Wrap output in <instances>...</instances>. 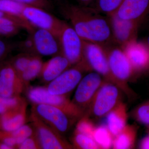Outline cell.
Returning a JSON list of instances; mask_svg holds the SVG:
<instances>
[{"instance_id":"obj_1","label":"cell","mask_w":149,"mask_h":149,"mask_svg":"<svg viewBox=\"0 0 149 149\" xmlns=\"http://www.w3.org/2000/svg\"><path fill=\"white\" fill-rule=\"evenodd\" d=\"M60 10L82 40L102 47L111 45L114 42L109 18L103 16L92 7L65 1L61 3Z\"/></svg>"},{"instance_id":"obj_37","label":"cell","mask_w":149,"mask_h":149,"mask_svg":"<svg viewBox=\"0 0 149 149\" xmlns=\"http://www.w3.org/2000/svg\"><path fill=\"white\" fill-rule=\"evenodd\" d=\"M77 4L84 6H91L96 0H75Z\"/></svg>"},{"instance_id":"obj_8","label":"cell","mask_w":149,"mask_h":149,"mask_svg":"<svg viewBox=\"0 0 149 149\" xmlns=\"http://www.w3.org/2000/svg\"><path fill=\"white\" fill-rule=\"evenodd\" d=\"M30 119L41 149H74L73 146L66 141L63 135L42 121L32 112Z\"/></svg>"},{"instance_id":"obj_35","label":"cell","mask_w":149,"mask_h":149,"mask_svg":"<svg viewBox=\"0 0 149 149\" xmlns=\"http://www.w3.org/2000/svg\"><path fill=\"white\" fill-rule=\"evenodd\" d=\"M141 149H149V135L142 139L139 145Z\"/></svg>"},{"instance_id":"obj_31","label":"cell","mask_w":149,"mask_h":149,"mask_svg":"<svg viewBox=\"0 0 149 149\" xmlns=\"http://www.w3.org/2000/svg\"><path fill=\"white\" fill-rule=\"evenodd\" d=\"M26 6H32L44 9L48 11L54 8L52 1L51 0H15Z\"/></svg>"},{"instance_id":"obj_10","label":"cell","mask_w":149,"mask_h":149,"mask_svg":"<svg viewBox=\"0 0 149 149\" xmlns=\"http://www.w3.org/2000/svg\"><path fill=\"white\" fill-rule=\"evenodd\" d=\"M105 81L96 72H90L83 76L76 87L72 102L85 113L97 91Z\"/></svg>"},{"instance_id":"obj_6","label":"cell","mask_w":149,"mask_h":149,"mask_svg":"<svg viewBox=\"0 0 149 149\" xmlns=\"http://www.w3.org/2000/svg\"><path fill=\"white\" fill-rule=\"evenodd\" d=\"M62 135L69 131L75 119L60 109L43 104H32L31 111Z\"/></svg>"},{"instance_id":"obj_21","label":"cell","mask_w":149,"mask_h":149,"mask_svg":"<svg viewBox=\"0 0 149 149\" xmlns=\"http://www.w3.org/2000/svg\"><path fill=\"white\" fill-rule=\"evenodd\" d=\"M44 62L41 56L34 55L29 65L24 72L19 75L20 78L26 88L30 82L40 76Z\"/></svg>"},{"instance_id":"obj_7","label":"cell","mask_w":149,"mask_h":149,"mask_svg":"<svg viewBox=\"0 0 149 149\" xmlns=\"http://www.w3.org/2000/svg\"><path fill=\"white\" fill-rule=\"evenodd\" d=\"M58 37L61 54L67 59L72 66L82 60L83 58V40L71 24L64 21Z\"/></svg>"},{"instance_id":"obj_32","label":"cell","mask_w":149,"mask_h":149,"mask_svg":"<svg viewBox=\"0 0 149 149\" xmlns=\"http://www.w3.org/2000/svg\"><path fill=\"white\" fill-rule=\"evenodd\" d=\"M22 53L32 55H37L35 51V44L31 34L26 39L20 42L18 45Z\"/></svg>"},{"instance_id":"obj_2","label":"cell","mask_w":149,"mask_h":149,"mask_svg":"<svg viewBox=\"0 0 149 149\" xmlns=\"http://www.w3.org/2000/svg\"><path fill=\"white\" fill-rule=\"evenodd\" d=\"M83 58L92 70L100 74L105 81L118 86L128 98H132L134 95L133 91L125 88L112 74L104 48L95 43L83 40Z\"/></svg>"},{"instance_id":"obj_30","label":"cell","mask_w":149,"mask_h":149,"mask_svg":"<svg viewBox=\"0 0 149 149\" xmlns=\"http://www.w3.org/2000/svg\"><path fill=\"white\" fill-rule=\"evenodd\" d=\"M33 55H34L22 53L14 59L12 64H11L19 75L27 68Z\"/></svg>"},{"instance_id":"obj_14","label":"cell","mask_w":149,"mask_h":149,"mask_svg":"<svg viewBox=\"0 0 149 149\" xmlns=\"http://www.w3.org/2000/svg\"><path fill=\"white\" fill-rule=\"evenodd\" d=\"M29 34L33 38L37 55L54 56L61 54L58 38L52 32L35 28Z\"/></svg>"},{"instance_id":"obj_36","label":"cell","mask_w":149,"mask_h":149,"mask_svg":"<svg viewBox=\"0 0 149 149\" xmlns=\"http://www.w3.org/2000/svg\"><path fill=\"white\" fill-rule=\"evenodd\" d=\"M8 48L5 43L0 40V59L2 58L7 52Z\"/></svg>"},{"instance_id":"obj_4","label":"cell","mask_w":149,"mask_h":149,"mask_svg":"<svg viewBox=\"0 0 149 149\" xmlns=\"http://www.w3.org/2000/svg\"><path fill=\"white\" fill-rule=\"evenodd\" d=\"M122 93L116 85L105 81L97 91L85 113L98 118L106 116L121 102Z\"/></svg>"},{"instance_id":"obj_18","label":"cell","mask_w":149,"mask_h":149,"mask_svg":"<svg viewBox=\"0 0 149 149\" xmlns=\"http://www.w3.org/2000/svg\"><path fill=\"white\" fill-rule=\"evenodd\" d=\"M72 66L64 56L59 54L44 62L39 77L43 83L48 84Z\"/></svg>"},{"instance_id":"obj_13","label":"cell","mask_w":149,"mask_h":149,"mask_svg":"<svg viewBox=\"0 0 149 149\" xmlns=\"http://www.w3.org/2000/svg\"><path fill=\"white\" fill-rule=\"evenodd\" d=\"M121 48L128 58L134 74L149 70V49L146 42L136 40Z\"/></svg>"},{"instance_id":"obj_33","label":"cell","mask_w":149,"mask_h":149,"mask_svg":"<svg viewBox=\"0 0 149 149\" xmlns=\"http://www.w3.org/2000/svg\"><path fill=\"white\" fill-rule=\"evenodd\" d=\"M19 149H41L40 143L35 133L19 145Z\"/></svg>"},{"instance_id":"obj_19","label":"cell","mask_w":149,"mask_h":149,"mask_svg":"<svg viewBox=\"0 0 149 149\" xmlns=\"http://www.w3.org/2000/svg\"><path fill=\"white\" fill-rule=\"evenodd\" d=\"M106 116L107 126L114 138L127 125L128 113L126 104L120 102Z\"/></svg>"},{"instance_id":"obj_38","label":"cell","mask_w":149,"mask_h":149,"mask_svg":"<svg viewBox=\"0 0 149 149\" xmlns=\"http://www.w3.org/2000/svg\"><path fill=\"white\" fill-rule=\"evenodd\" d=\"M16 17L10 16V15L4 13L2 12L0 10V17Z\"/></svg>"},{"instance_id":"obj_5","label":"cell","mask_w":149,"mask_h":149,"mask_svg":"<svg viewBox=\"0 0 149 149\" xmlns=\"http://www.w3.org/2000/svg\"><path fill=\"white\" fill-rule=\"evenodd\" d=\"M92 70L83 58L82 60L48 83V92L53 95L67 96L77 87L85 72Z\"/></svg>"},{"instance_id":"obj_23","label":"cell","mask_w":149,"mask_h":149,"mask_svg":"<svg viewBox=\"0 0 149 149\" xmlns=\"http://www.w3.org/2000/svg\"><path fill=\"white\" fill-rule=\"evenodd\" d=\"M124 1L96 0L93 3L94 6L91 7L95 8L100 13L105 14L108 16L116 13Z\"/></svg>"},{"instance_id":"obj_15","label":"cell","mask_w":149,"mask_h":149,"mask_svg":"<svg viewBox=\"0 0 149 149\" xmlns=\"http://www.w3.org/2000/svg\"><path fill=\"white\" fill-rule=\"evenodd\" d=\"M26 88L11 64L0 69V96L5 97L19 96Z\"/></svg>"},{"instance_id":"obj_12","label":"cell","mask_w":149,"mask_h":149,"mask_svg":"<svg viewBox=\"0 0 149 149\" xmlns=\"http://www.w3.org/2000/svg\"><path fill=\"white\" fill-rule=\"evenodd\" d=\"M109 18L114 42L120 47L137 40L138 30L140 26L134 21L123 19L116 13L108 16Z\"/></svg>"},{"instance_id":"obj_39","label":"cell","mask_w":149,"mask_h":149,"mask_svg":"<svg viewBox=\"0 0 149 149\" xmlns=\"http://www.w3.org/2000/svg\"><path fill=\"white\" fill-rule=\"evenodd\" d=\"M146 43L147 46H148V48L149 49V35L148 36V38H147V40L146 41Z\"/></svg>"},{"instance_id":"obj_3","label":"cell","mask_w":149,"mask_h":149,"mask_svg":"<svg viewBox=\"0 0 149 149\" xmlns=\"http://www.w3.org/2000/svg\"><path fill=\"white\" fill-rule=\"evenodd\" d=\"M27 98L32 104H43L53 106L60 109L75 120L79 119L85 114L67 96L53 95L48 92L47 87L36 86L28 88Z\"/></svg>"},{"instance_id":"obj_22","label":"cell","mask_w":149,"mask_h":149,"mask_svg":"<svg viewBox=\"0 0 149 149\" xmlns=\"http://www.w3.org/2000/svg\"><path fill=\"white\" fill-rule=\"evenodd\" d=\"M93 138L100 149H109L113 146L114 138L107 125H102L96 127Z\"/></svg>"},{"instance_id":"obj_29","label":"cell","mask_w":149,"mask_h":149,"mask_svg":"<svg viewBox=\"0 0 149 149\" xmlns=\"http://www.w3.org/2000/svg\"><path fill=\"white\" fill-rule=\"evenodd\" d=\"M24 100L20 96L10 97H5L0 96V115L18 106Z\"/></svg>"},{"instance_id":"obj_25","label":"cell","mask_w":149,"mask_h":149,"mask_svg":"<svg viewBox=\"0 0 149 149\" xmlns=\"http://www.w3.org/2000/svg\"><path fill=\"white\" fill-rule=\"evenodd\" d=\"M74 148L79 149H100L94 139L90 136L74 131L72 138Z\"/></svg>"},{"instance_id":"obj_16","label":"cell","mask_w":149,"mask_h":149,"mask_svg":"<svg viewBox=\"0 0 149 149\" xmlns=\"http://www.w3.org/2000/svg\"><path fill=\"white\" fill-rule=\"evenodd\" d=\"M116 13L123 19L136 22L140 27L149 19V0H124Z\"/></svg>"},{"instance_id":"obj_26","label":"cell","mask_w":149,"mask_h":149,"mask_svg":"<svg viewBox=\"0 0 149 149\" xmlns=\"http://www.w3.org/2000/svg\"><path fill=\"white\" fill-rule=\"evenodd\" d=\"M131 115L137 122L149 125V100L136 107L132 111Z\"/></svg>"},{"instance_id":"obj_27","label":"cell","mask_w":149,"mask_h":149,"mask_svg":"<svg viewBox=\"0 0 149 149\" xmlns=\"http://www.w3.org/2000/svg\"><path fill=\"white\" fill-rule=\"evenodd\" d=\"M96 128L93 121L90 118V116L85 113L79 119L74 131L83 133L93 138V133Z\"/></svg>"},{"instance_id":"obj_24","label":"cell","mask_w":149,"mask_h":149,"mask_svg":"<svg viewBox=\"0 0 149 149\" xmlns=\"http://www.w3.org/2000/svg\"><path fill=\"white\" fill-rule=\"evenodd\" d=\"M25 6L15 0H0V10L10 16L24 19L22 12Z\"/></svg>"},{"instance_id":"obj_34","label":"cell","mask_w":149,"mask_h":149,"mask_svg":"<svg viewBox=\"0 0 149 149\" xmlns=\"http://www.w3.org/2000/svg\"><path fill=\"white\" fill-rule=\"evenodd\" d=\"M22 27L17 24L3 25L0 26V33L5 35L10 36L16 34Z\"/></svg>"},{"instance_id":"obj_28","label":"cell","mask_w":149,"mask_h":149,"mask_svg":"<svg viewBox=\"0 0 149 149\" xmlns=\"http://www.w3.org/2000/svg\"><path fill=\"white\" fill-rule=\"evenodd\" d=\"M11 134L16 139L17 148L19 145L35 133L34 127L32 124L25 123L18 129L13 132H10Z\"/></svg>"},{"instance_id":"obj_20","label":"cell","mask_w":149,"mask_h":149,"mask_svg":"<svg viewBox=\"0 0 149 149\" xmlns=\"http://www.w3.org/2000/svg\"><path fill=\"white\" fill-rule=\"evenodd\" d=\"M138 127L135 125H126L114 137L112 148L115 149H133L135 146Z\"/></svg>"},{"instance_id":"obj_40","label":"cell","mask_w":149,"mask_h":149,"mask_svg":"<svg viewBox=\"0 0 149 149\" xmlns=\"http://www.w3.org/2000/svg\"><path fill=\"white\" fill-rule=\"evenodd\" d=\"M58 1H59V0H58Z\"/></svg>"},{"instance_id":"obj_11","label":"cell","mask_w":149,"mask_h":149,"mask_svg":"<svg viewBox=\"0 0 149 149\" xmlns=\"http://www.w3.org/2000/svg\"><path fill=\"white\" fill-rule=\"evenodd\" d=\"M22 17L33 27L48 30L57 37L64 22L54 16L49 11L32 6H25Z\"/></svg>"},{"instance_id":"obj_17","label":"cell","mask_w":149,"mask_h":149,"mask_svg":"<svg viewBox=\"0 0 149 149\" xmlns=\"http://www.w3.org/2000/svg\"><path fill=\"white\" fill-rule=\"evenodd\" d=\"M27 104L25 99L20 104L1 115L0 128L2 130L12 132L26 123Z\"/></svg>"},{"instance_id":"obj_9","label":"cell","mask_w":149,"mask_h":149,"mask_svg":"<svg viewBox=\"0 0 149 149\" xmlns=\"http://www.w3.org/2000/svg\"><path fill=\"white\" fill-rule=\"evenodd\" d=\"M103 48L107 54L112 74L125 88L133 91L128 86V82L134 73L124 52L121 47L112 45Z\"/></svg>"}]
</instances>
